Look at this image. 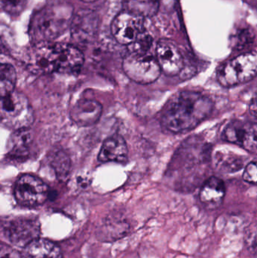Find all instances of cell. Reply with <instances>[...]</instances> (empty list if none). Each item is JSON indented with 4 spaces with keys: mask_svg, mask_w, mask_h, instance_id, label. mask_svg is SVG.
<instances>
[{
    "mask_svg": "<svg viewBox=\"0 0 257 258\" xmlns=\"http://www.w3.org/2000/svg\"><path fill=\"white\" fill-rule=\"evenodd\" d=\"M214 108L212 100L200 92H178L163 107L160 123L170 133H185L193 130L208 119Z\"/></svg>",
    "mask_w": 257,
    "mask_h": 258,
    "instance_id": "6da1fadb",
    "label": "cell"
},
{
    "mask_svg": "<svg viewBox=\"0 0 257 258\" xmlns=\"http://www.w3.org/2000/svg\"><path fill=\"white\" fill-rule=\"evenodd\" d=\"M73 8L67 3H58L44 8L32 23V31L39 42H50L61 36L70 27Z\"/></svg>",
    "mask_w": 257,
    "mask_h": 258,
    "instance_id": "7a4b0ae2",
    "label": "cell"
},
{
    "mask_svg": "<svg viewBox=\"0 0 257 258\" xmlns=\"http://www.w3.org/2000/svg\"><path fill=\"white\" fill-rule=\"evenodd\" d=\"M34 116L28 99L24 94L15 92L0 99V125L12 130L27 128Z\"/></svg>",
    "mask_w": 257,
    "mask_h": 258,
    "instance_id": "3957f363",
    "label": "cell"
},
{
    "mask_svg": "<svg viewBox=\"0 0 257 258\" xmlns=\"http://www.w3.org/2000/svg\"><path fill=\"white\" fill-rule=\"evenodd\" d=\"M256 70V53H244L222 65L217 71V80L223 87H233L253 80Z\"/></svg>",
    "mask_w": 257,
    "mask_h": 258,
    "instance_id": "277c9868",
    "label": "cell"
},
{
    "mask_svg": "<svg viewBox=\"0 0 257 258\" xmlns=\"http://www.w3.org/2000/svg\"><path fill=\"white\" fill-rule=\"evenodd\" d=\"M122 68L130 80L140 85L151 84L161 75V69L156 58L149 52L128 53L124 58Z\"/></svg>",
    "mask_w": 257,
    "mask_h": 258,
    "instance_id": "5b68a950",
    "label": "cell"
},
{
    "mask_svg": "<svg viewBox=\"0 0 257 258\" xmlns=\"http://www.w3.org/2000/svg\"><path fill=\"white\" fill-rule=\"evenodd\" d=\"M27 67L33 74L46 75L58 73L60 67L59 43L39 42L29 54Z\"/></svg>",
    "mask_w": 257,
    "mask_h": 258,
    "instance_id": "8992f818",
    "label": "cell"
},
{
    "mask_svg": "<svg viewBox=\"0 0 257 258\" xmlns=\"http://www.w3.org/2000/svg\"><path fill=\"white\" fill-rule=\"evenodd\" d=\"M14 194L17 202L21 206L35 207L48 200L49 189L39 177L24 174L17 180Z\"/></svg>",
    "mask_w": 257,
    "mask_h": 258,
    "instance_id": "52a82bcc",
    "label": "cell"
},
{
    "mask_svg": "<svg viewBox=\"0 0 257 258\" xmlns=\"http://www.w3.org/2000/svg\"><path fill=\"white\" fill-rule=\"evenodd\" d=\"M143 18L125 11L121 12L112 23L113 37L121 45H131L144 33Z\"/></svg>",
    "mask_w": 257,
    "mask_h": 258,
    "instance_id": "ba28073f",
    "label": "cell"
},
{
    "mask_svg": "<svg viewBox=\"0 0 257 258\" xmlns=\"http://www.w3.org/2000/svg\"><path fill=\"white\" fill-rule=\"evenodd\" d=\"M222 139L236 144L251 153H256L257 128L256 123L234 120L223 129Z\"/></svg>",
    "mask_w": 257,
    "mask_h": 258,
    "instance_id": "9c48e42d",
    "label": "cell"
},
{
    "mask_svg": "<svg viewBox=\"0 0 257 258\" xmlns=\"http://www.w3.org/2000/svg\"><path fill=\"white\" fill-rule=\"evenodd\" d=\"M5 233L11 244L24 248L39 238L40 224L33 218H18L7 224Z\"/></svg>",
    "mask_w": 257,
    "mask_h": 258,
    "instance_id": "30bf717a",
    "label": "cell"
},
{
    "mask_svg": "<svg viewBox=\"0 0 257 258\" xmlns=\"http://www.w3.org/2000/svg\"><path fill=\"white\" fill-rule=\"evenodd\" d=\"M155 58L161 71L169 77L178 75L184 69L182 54L172 41L162 39L157 43Z\"/></svg>",
    "mask_w": 257,
    "mask_h": 258,
    "instance_id": "8fae6325",
    "label": "cell"
},
{
    "mask_svg": "<svg viewBox=\"0 0 257 258\" xmlns=\"http://www.w3.org/2000/svg\"><path fill=\"white\" fill-rule=\"evenodd\" d=\"M102 105L92 99H81L75 103L70 111V118L78 126L95 125L101 119Z\"/></svg>",
    "mask_w": 257,
    "mask_h": 258,
    "instance_id": "7c38bea8",
    "label": "cell"
},
{
    "mask_svg": "<svg viewBox=\"0 0 257 258\" xmlns=\"http://www.w3.org/2000/svg\"><path fill=\"white\" fill-rule=\"evenodd\" d=\"M33 141V135L29 128L15 131L8 143V156L12 160L24 162L30 156Z\"/></svg>",
    "mask_w": 257,
    "mask_h": 258,
    "instance_id": "4fadbf2b",
    "label": "cell"
},
{
    "mask_svg": "<svg viewBox=\"0 0 257 258\" xmlns=\"http://www.w3.org/2000/svg\"><path fill=\"white\" fill-rule=\"evenodd\" d=\"M128 156V148L125 139L120 135H113L107 138L100 150L98 160L101 162H126Z\"/></svg>",
    "mask_w": 257,
    "mask_h": 258,
    "instance_id": "5bb4252c",
    "label": "cell"
},
{
    "mask_svg": "<svg viewBox=\"0 0 257 258\" xmlns=\"http://www.w3.org/2000/svg\"><path fill=\"white\" fill-rule=\"evenodd\" d=\"M226 191V185L223 180L219 177H211L202 185L199 199L208 209H217L223 203Z\"/></svg>",
    "mask_w": 257,
    "mask_h": 258,
    "instance_id": "9a60e30c",
    "label": "cell"
},
{
    "mask_svg": "<svg viewBox=\"0 0 257 258\" xmlns=\"http://www.w3.org/2000/svg\"><path fill=\"white\" fill-rule=\"evenodd\" d=\"M60 49V67L58 73L77 74L81 71L84 64L82 52L76 47L69 44L59 43Z\"/></svg>",
    "mask_w": 257,
    "mask_h": 258,
    "instance_id": "2e32d148",
    "label": "cell"
},
{
    "mask_svg": "<svg viewBox=\"0 0 257 258\" xmlns=\"http://www.w3.org/2000/svg\"><path fill=\"white\" fill-rule=\"evenodd\" d=\"M131 225L121 217H110L98 229V236L103 242H116L127 236Z\"/></svg>",
    "mask_w": 257,
    "mask_h": 258,
    "instance_id": "e0dca14e",
    "label": "cell"
},
{
    "mask_svg": "<svg viewBox=\"0 0 257 258\" xmlns=\"http://www.w3.org/2000/svg\"><path fill=\"white\" fill-rule=\"evenodd\" d=\"M24 258H62V253L58 245L48 239H35L24 247Z\"/></svg>",
    "mask_w": 257,
    "mask_h": 258,
    "instance_id": "ac0fdd59",
    "label": "cell"
},
{
    "mask_svg": "<svg viewBox=\"0 0 257 258\" xmlns=\"http://www.w3.org/2000/svg\"><path fill=\"white\" fill-rule=\"evenodd\" d=\"M159 0H123L125 12L141 18H149L156 14Z\"/></svg>",
    "mask_w": 257,
    "mask_h": 258,
    "instance_id": "d6986e66",
    "label": "cell"
},
{
    "mask_svg": "<svg viewBox=\"0 0 257 258\" xmlns=\"http://www.w3.org/2000/svg\"><path fill=\"white\" fill-rule=\"evenodd\" d=\"M93 20L94 17L92 14L87 12L77 14L72 18L71 23L72 35L76 39L81 40L89 38L94 33L93 25L92 24Z\"/></svg>",
    "mask_w": 257,
    "mask_h": 258,
    "instance_id": "ffe728a7",
    "label": "cell"
},
{
    "mask_svg": "<svg viewBox=\"0 0 257 258\" xmlns=\"http://www.w3.org/2000/svg\"><path fill=\"white\" fill-rule=\"evenodd\" d=\"M214 165L222 172L233 173L242 168L244 161L233 153L218 152L214 156Z\"/></svg>",
    "mask_w": 257,
    "mask_h": 258,
    "instance_id": "44dd1931",
    "label": "cell"
},
{
    "mask_svg": "<svg viewBox=\"0 0 257 258\" xmlns=\"http://www.w3.org/2000/svg\"><path fill=\"white\" fill-rule=\"evenodd\" d=\"M17 74L15 68L9 63L0 64V99L15 91Z\"/></svg>",
    "mask_w": 257,
    "mask_h": 258,
    "instance_id": "7402d4cb",
    "label": "cell"
},
{
    "mask_svg": "<svg viewBox=\"0 0 257 258\" xmlns=\"http://www.w3.org/2000/svg\"><path fill=\"white\" fill-rule=\"evenodd\" d=\"M28 0H2L3 10L11 16H18L25 9Z\"/></svg>",
    "mask_w": 257,
    "mask_h": 258,
    "instance_id": "603a6c76",
    "label": "cell"
},
{
    "mask_svg": "<svg viewBox=\"0 0 257 258\" xmlns=\"http://www.w3.org/2000/svg\"><path fill=\"white\" fill-rule=\"evenodd\" d=\"M257 177V167L256 162H251L246 165L243 173V179L246 182L256 184Z\"/></svg>",
    "mask_w": 257,
    "mask_h": 258,
    "instance_id": "cb8c5ba5",
    "label": "cell"
},
{
    "mask_svg": "<svg viewBox=\"0 0 257 258\" xmlns=\"http://www.w3.org/2000/svg\"><path fill=\"white\" fill-rule=\"evenodd\" d=\"M0 258H24L23 254L15 248L4 243H0Z\"/></svg>",
    "mask_w": 257,
    "mask_h": 258,
    "instance_id": "d4e9b609",
    "label": "cell"
},
{
    "mask_svg": "<svg viewBox=\"0 0 257 258\" xmlns=\"http://www.w3.org/2000/svg\"><path fill=\"white\" fill-rule=\"evenodd\" d=\"M253 229H248L246 233L245 242L247 248H250L253 253L256 252V226Z\"/></svg>",
    "mask_w": 257,
    "mask_h": 258,
    "instance_id": "484cf974",
    "label": "cell"
},
{
    "mask_svg": "<svg viewBox=\"0 0 257 258\" xmlns=\"http://www.w3.org/2000/svg\"><path fill=\"white\" fill-rule=\"evenodd\" d=\"M257 104H256V97L252 99L251 103H250V114L253 116V117H256V113H257Z\"/></svg>",
    "mask_w": 257,
    "mask_h": 258,
    "instance_id": "4316f807",
    "label": "cell"
},
{
    "mask_svg": "<svg viewBox=\"0 0 257 258\" xmlns=\"http://www.w3.org/2000/svg\"><path fill=\"white\" fill-rule=\"evenodd\" d=\"M80 1L84 2V3H91L94 2L98 1V0H80Z\"/></svg>",
    "mask_w": 257,
    "mask_h": 258,
    "instance_id": "83f0119b",
    "label": "cell"
}]
</instances>
